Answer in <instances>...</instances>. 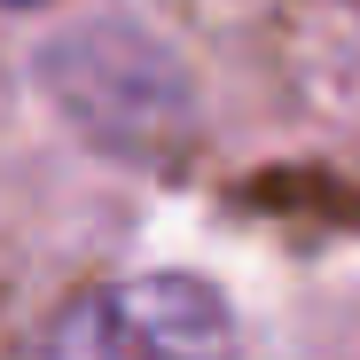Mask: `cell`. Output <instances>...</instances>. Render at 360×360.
<instances>
[{"instance_id": "277c9868", "label": "cell", "mask_w": 360, "mask_h": 360, "mask_svg": "<svg viewBox=\"0 0 360 360\" xmlns=\"http://www.w3.org/2000/svg\"><path fill=\"white\" fill-rule=\"evenodd\" d=\"M345 8H352V16H360V0H345Z\"/></svg>"}, {"instance_id": "6da1fadb", "label": "cell", "mask_w": 360, "mask_h": 360, "mask_svg": "<svg viewBox=\"0 0 360 360\" xmlns=\"http://www.w3.org/2000/svg\"><path fill=\"white\" fill-rule=\"evenodd\" d=\"M39 79L71 126L117 157H172L196 126V94L180 79V63L134 24L63 32L39 55Z\"/></svg>"}, {"instance_id": "7a4b0ae2", "label": "cell", "mask_w": 360, "mask_h": 360, "mask_svg": "<svg viewBox=\"0 0 360 360\" xmlns=\"http://www.w3.org/2000/svg\"><path fill=\"white\" fill-rule=\"evenodd\" d=\"M32 360H243V329L204 274H134L79 290Z\"/></svg>"}, {"instance_id": "3957f363", "label": "cell", "mask_w": 360, "mask_h": 360, "mask_svg": "<svg viewBox=\"0 0 360 360\" xmlns=\"http://www.w3.org/2000/svg\"><path fill=\"white\" fill-rule=\"evenodd\" d=\"M0 8H47V0H0Z\"/></svg>"}]
</instances>
